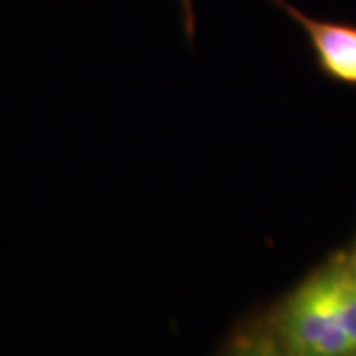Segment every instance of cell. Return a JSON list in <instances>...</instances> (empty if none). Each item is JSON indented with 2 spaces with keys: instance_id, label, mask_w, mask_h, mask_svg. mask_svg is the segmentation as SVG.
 I'll list each match as a JSON object with an SVG mask.
<instances>
[{
  "instance_id": "1",
  "label": "cell",
  "mask_w": 356,
  "mask_h": 356,
  "mask_svg": "<svg viewBox=\"0 0 356 356\" xmlns=\"http://www.w3.org/2000/svg\"><path fill=\"white\" fill-rule=\"evenodd\" d=\"M273 334L293 356H356L341 321L327 264L283 301Z\"/></svg>"
},
{
  "instance_id": "2",
  "label": "cell",
  "mask_w": 356,
  "mask_h": 356,
  "mask_svg": "<svg viewBox=\"0 0 356 356\" xmlns=\"http://www.w3.org/2000/svg\"><path fill=\"white\" fill-rule=\"evenodd\" d=\"M271 2L303 28L318 70L337 83L356 88V26L313 18L295 8L287 0Z\"/></svg>"
},
{
  "instance_id": "3",
  "label": "cell",
  "mask_w": 356,
  "mask_h": 356,
  "mask_svg": "<svg viewBox=\"0 0 356 356\" xmlns=\"http://www.w3.org/2000/svg\"><path fill=\"white\" fill-rule=\"evenodd\" d=\"M327 266L331 269L341 321L356 355V261L353 255H334Z\"/></svg>"
},
{
  "instance_id": "4",
  "label": "cell",
  "mask_w": 356,
  "mask_h": 356,
  "mask_svg": "<svg viewBox=\"0 0 356 356\" xmlns=\"http://www.w3.org/2000/svg\"><path fill=\"white\" fill-rule=\"evenodd\" d=\"M222 356H293L277 341L273 331L264 329H248L242 331Z\"/></svg>"
},
{
  "instance_id": "5",
  "label": "cell",
  "mask_w": 356,
  "mask_h": 356,
  "mask_svg": "<svg viewBox=\"0 0 356 356\" xmlns=\"http://www.w3.org/2000/svg\"><path fill=\"white\" fill-rule=\"evenodd\" d=\"M180 8H182V24L184 32L188 38H194L196 32V16H194V0H180Z\"/></svg>"
},
{
  "instance_id": "6",
  "label": "cell",
  "mask_w": 356,
  "mask_h": 356,
  "mask_svg": "<svg viewBox=\"0 0 356 356\" xmlns=\"http://www.w3.org/2000/svg\"><path fill=\"white\" fill-rule=\"evenodd\" d=\"M353 259H355V261H356V250H355V254H353Z\"/></svg>"
}]
</instances>
